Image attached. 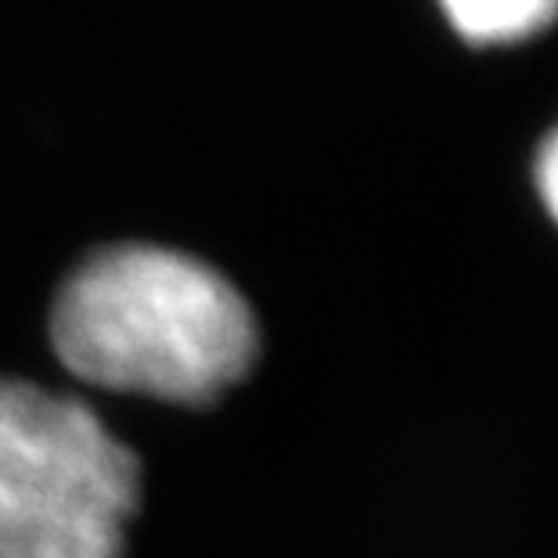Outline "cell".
I'll return each mask as SVG.
<instances>
[{
  "instance_id": "cell-2",
  "label": "cell",
  "mask_w": 558,
  "mask_h": 558,
  "mask_svg": "<svg viewBox=\"0 0 558 558\" xmlns=\"http://www.w3.org/2000/svg\"><path fill=\"white\" fill-rule=\"evenodd\" d=\"M137 458L87 403L0 378V558H123Z\"/></svg>"
},
{
  "instance_id": "cell-4",
  "label": "cell",
  "mask_w": 558,
  "mask_h": 558,
  "mask_svg": "<svg viewBox=\"0 0 558 558\" xmlns=\"http://www.w3.org/2000/svg\"><path fill=\"white\" fill-rule=\"evenodd\" d=\"M537 195L558 228V130L544 141V148L537 156Z\"/></svg>"
},
{
  "instance_id": "cell-3",
  "label": "cell",
  "mask_w": 558,
  "mask_h": 558,
  "mask_svg": "<svg viewBox=\"0 0 558 558\" xmlns=\"http://www.w3.org/2000/svg\"><path fill=\"white\" fill-rule=\"evenodd\" d=\"M439 8L472 44H515L558 19V0H439Z\"/></svg>"
},
{
  "instance_id": "cell-1",
  "label": "cell",
  "mask_w": 558,
  "mask_h": 558,
  "mask_svg": "<svg viewBox=\"0 0 558 558\" xmlns=\"http://www.w3.org/2000/svg\"><path fill=\"white\" fill-rule=\"evenodd\" d=\"M51 339L83 383L170 403L217 400L248 375L259 350L239 289L156 245L94 253L58 292Z\"/></svg>"
}]
</instances>
